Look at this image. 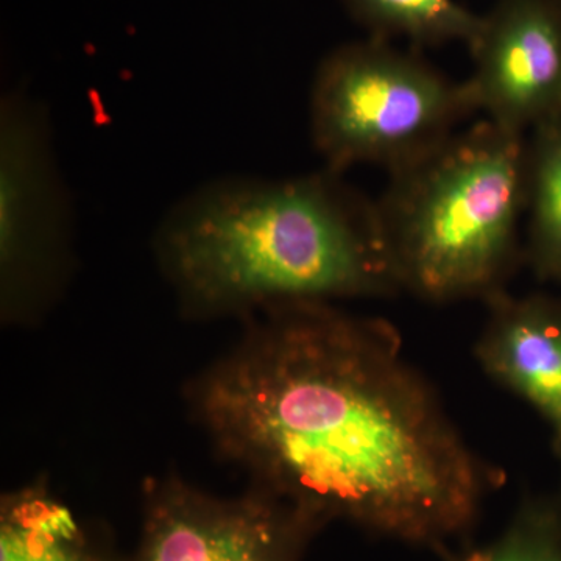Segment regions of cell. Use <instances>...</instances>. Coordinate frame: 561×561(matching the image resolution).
<instances>
[{
	"instance_id": "6da1fadb",
	"label": "cell",
	"mask_w": 561,
	"mask_h": 561,
	"mask_svg": "<svg viewBox=\"0 0 561 561\" xmlns=\"http://www.w3.org/2000/svg\"><path fill=\"white\" fill-rule=\"evenodd\" d=\"M251 317L195 389L217 448L317 526L353 524L446 557L463 548L497 474L397 328L323 301Z\"/></svg>"
},
{
	"instance_id": "7a4b0ae2",
	"label": "cell",
	"mask_w": 561,
	"mask_h": 561,
	"mask_svg": "<svg viewBox=\"0 0 561 561\" xmlns=\"http://www.w3.org/2000/svg\"><path fill=\"white\" fill-rule=\"evenodd\" d=\"M153 250L181 309L203 319L401 290L376 201L328 168L195 187L162 217Z\"/></svg>"
},
{
	"instance_id": "3957f363",
	"label": "cell",
	"mask_w": 561,
	"mask_h": 561,
	"mask_svg": "<svg viewBox=\"0 0 561 561\" xmlns=\"http://www.w3.org/2000/svg\"><path fill=\"white\" fill-rule=\"evenodd\" d=\"M527 139L489 119L389 172L376 201L401 290L431 302L505 291L526 208Z\"/></svg>"
},
{
	"instance_id": "277c9868",
	"label": "cell",
	"mask_w": 561,
	"mask_h": 561,
	"mask_svg": "<svg viewBox=\"0 0 561 561\" xmlns=\"http://www.w3.org/2000/svg\"><path fill=\"white\" fill-rule=\"evenodd\" d=\"M472 113L465 81L371 36L321 60L309 99V131L331 171L371 164L391 172L451 138Z\"/></svg>"
},
{
	"instance_id": "5b68a950",
	"label": "cell",
	"mask_w": 561,
	"mask_h": 561,
	"mask_svg": "<svg viewBox=\"0 0 561 561\" xmlns=\"http://www.w3.org/2000/svg\"><path fill=\"white\" fill-rule=\"evenodd\" d=\"M72 230V198L49 111L31 92L11 88L0 101V265L7 316H36L60 294Z\"/></svg>"
},
{
	"instance_id": "8992f818",
	"label": "cell",
	"mask_w": 561,
	"mask_h": 561,
	"mask_svg": "<svg viewBox=\"0 0 561 561\" xmlns=\"http://www.w3.org/2000/svg\"><path fill=\"white\" fill-rule=\"evenodd\" d=\"M312 519L257 489L217 500L181 482L154 486L131 561H300Z\"/></svg>"
},
{
	"instance_id": "52a82bcc",
	"label": "cell",
	"mask_w": 561,
	"mask_h": 561,
	"mask_svg": "<svg viewBox=\"0 0 561 561\" xmlns=\"http://www.w3.org/2000/svg\"><path fill=\"white\" fill-rule=\"evenodd\" d=\"M465 80L485 119L524 133L561 116V0H497Z\"/></svg>"
},
{
	"instance_id": "ba28073f",
	"label": "cell",
	"mask_w": 561,
	"mask_h": 561,
	"mask_svg": "<svg viewBox=\"0 0 561 561\" xmlns=\"http://www.w3.org/2000/svg\"><path fill=\"white\" fill-rule=\"evenodd\" d=\"M474 346L486 376L529 402L561 456V302L501 291Z\"/></svg>"
},
{
	"instance_id": "9c48e42d",
	"label": "cell",
	"mask_w": 561,
	"mask_h": 561,
	"mask_svg": "<svg viewBox=\"0 0 561 561\" xmlns=\"http://www.w3.org/2000/svg\"><path fill=\"white\" fill-rule=\"evenodd\" d=\"M0 561H110L68 505L43 489L7 497L0 513Z\"/></svg>"
},
{
	"instance_id": "30bf717a",
	"label": "cell",
	"mask_w": 561,
	"mask_h": 561,
	"mask_svg": "<svg viewBox=\"0 0 561 561\" xmlns=\"http://www.w3.org/2000/svg\"><path fill=\"white\" fill-rule=\"evenodd\" d=\"M524 216L535 267L561 278V116L542 122L527 140Z\"/></svg>"
},
{
	"instance_id": "8fae6325",
	"label": "cell",
	"mask_w": 561,
	"mask_h": 561,
	"mask_svg": "<svg viewBox=\"0 0 561 561\" xmlns=\"http://www.w3.org/2000/svg\"><path fill=\"white\" fill-rule=\"evenodd\" d=\"M354 20L373 38H404L420 46L463 43L468 47L481 32L483 14L459 0H343Z\"/></svg>"
},
{
	"instance_id": "7c38bea8",
	"label": "cell",
	"mask_w": 561,
	"mask_h": 561,
	"mask_svg": "<svg viewBox=\"0 0 561 561\" xmlns=\"http://www.w3.org/2000/svg\"><path fill=\"white\" fill-rule=\"evenodd\" d=\"M449 561H561V507L524 502L493 538L467 545Z\"/></svg>"
}]
</instances>
